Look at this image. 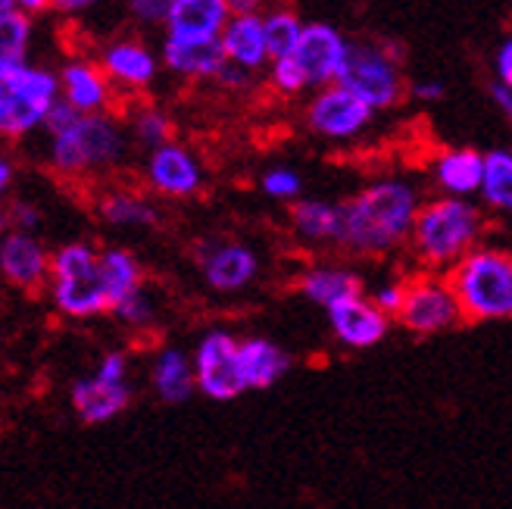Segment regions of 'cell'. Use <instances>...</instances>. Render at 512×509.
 I'll return each mask as SVG.
<instances>
[{
	"label": "cell",
	"instance_id": "cell-1",
	"mask_svg": "<svg viewBox=\"0 0 512 509\" xmlns=\"http://www.w3.org/2000/svg\"><path fill=\"white\" fill-rule=\"evenodd\" d=\"M419 210V191L406 178H378L341 203V247L360 257H384L413 238Z\"/></svg>",
	"mask_w": 512,
	"mask_h": 509
},
{
	"label": "cell",
	"instance_id": "cell-2",
	"mask_svg": "<svg viewBox=\"0 0 512 509\" xmlns=\"http://www.w3.org/2000/svg\"><path fill=\"white\" fill-rule=\"evenodd\" d=\"M481 210L466 197H438L422 203V210L413 225L416 257L431 269H453L459 260L478 247L481 238Z\"/></svg>",
	"mask_w": 512,
	"mask_h": 509
},
{
	"label": "cell",
	"instance_id": "cell-3",
	"mask_svg": "<svg viewBox=\"0 0 512 509\" xmlns=\"http://www.w3.org/2000/svg\"><path fill=\"white\" fill-rule=\"evenodd\" d=\"M60 97V72L35 66L29 57L0 54V132L7 138H29L44 129Z\"/></svg>",
	"mask_w": 512,
	"mask_h": 509
},
{
	"label": "cell",
	"instance_id": "cell-4",
	"mask_svg": "<svg viewBox=\"0 0 512 509\" xmlns=\"http://www.w3.org/2000/svg\"><path fill=\"white\" fill-rule=\"evenodd\" d=\"M447 282L466 319H512V253L497 247H475L447 272Z\"/></svg>",
	"mask_w": 512,
	"mask_h": 509
},
{
	"label": "cell",
	"instance_id": "cell-5",
	"mask_svg": "<svg viewBox=\"0 0 512 509\" xmlns=\"http://www.w3.org/2000/svg\"><path fill=\"white\" fill-rule=\"evenodd\" d=\"M132 135L110 113L79 116L66 132L47 138V160L63 175H91L119 166Z\"/></svg>",
	"mask_w": 512,
	"mask_h": 509
},
{
	"label": "cell",
	"instance_id": "cell-6",
	"mask_svg": "<svg viewBox=\"0 0 512 509\" xmlns=\"http://www.w3.org/2000/svg\"><path fill=\"white\" fill-rule=\"evenodd\" d=\"M50 297H54V307L72 319H88L113 310L104 278H100V253L91 244L72 241L54 253V260H50Z\"/></svg>",
	"mask_w": 512,
	"mask_h": 509
},
{
	"label": "cell",
	"instance_id": "cell-7",
	"mask_svg": "<svg viewBox=\"0 0 512 509\" xmlns=\"http://www.w3.org/2000/svg\"><path fill=\"white\" fill-rule=\"evenodd\" d=\"M338 85L366 100L375 113L397 107L406 91L400 57L381 41H350V54Z\"/></svg>",
	"mask_w": 512,
	"mask_h": 509
},
{
	"label": "cell",
	"instance_id": "cell-8",
	"mask_svg": "<svg viewBox=\"0 0 512 509\" xmlns=\"http://www.w3.org/2000/svg\"><path fill=\"white\" fill-rule=\"evenodd\" d=\"M375 119V110L344 85L319 88L306 104V125L325 141H353L360 138Z\"/></svg>",
	"mask_w": 512,
	"mask_h": 509
},
{
	"label": "cell",
	"instance_id": "cell-9",
	"mask_svg": "<svg viewBox=\"0 0 512 509\" xmlns=\"http://www.w3.org/2000/svg\"><path fill=\"white\" fill-rule=\"evenodd\" d=\"M238 347L228 332H210L194 350V372H197V391L210 400H235L247 391V381L241 375Z\"/></svg>",
	"mask_w": 512,
	"mask_h": 509
},
{
	"label": "cell",
	"instance_id": "cell-10",
	"mask_svg": "<svg viewBox=\"0 0 512 509\" xmlns=\"http://www.w3.org/2000/svg\"><path fill=\"white\" fill-rule=\"evenodd\" d=\"M397 319L413 335H438L459 325V319L466 316L447 278H416L409 282L406 303Z\"/></svg>",
	"mask_w": 512,
	"mask_h": 509
},
{
	"label": "cell",
	"instance_id": "cell-11",
	"mask_svg": "<svg viewBox=\"0 0 512 509\" xmlns=\"http://www.w3.org/2000/svg\"><path fill=\"white\" fill-rule=\"evenodd\" d=\"M347 54H350V38H344L335 25L306 22L303 38L291 57L297 60L310 91H319V88H328L341 79Z\"/></svg>",
	"mask_w": 512,
	"mask_h": 509
},
{
	"label": "cell",
	"instance_id": "cell-12",
	"mask_svg": "<svg viewBox=\"0 0 512 509\" xmlns=\"http://www.w3.org/2000/svg\"><path fill=\"white\" fill-rule=\"evenodd\" d=\"M194 260L203 278H207V285L222 294L247 288L256 278V269H260V260L247 244L222 238H203L194 247Z\"/></svg>",
	"mask_w": 512,
	"mask_h": 509
},
{
	"label": "cell",
	"instance_id": "cell-13",
	"mask_svg": "<svg viewBox=\"0 0 512 509\" xmlns=\"http://www.w3.org/2000/svg\"><path fill=\"white\" fill-rule=\"evenodd\" d=\"M144 175H147V185L153 191L163 194V197H175V200L197 194L203 185L200 160L185 144H175V141L150 150L147 163H144Z\"/></svg>",
	"mask_w": 512,
	"mask_h": 509
},
{
	"label": "cell",
	"instance_id": "cell-14",
	"mask_svg": "<svg viewBox=\"0 0 512 509\" xmlns=\"http://www.w3.org/2000/svg\"><path fill=\"white\" fill-rule=\"evenodd\" d=\"M50 260H54V253H47L32 232H13L10 228L0 241V272L13 288L32 291L50 282Z\"/></svg>",
	"mask_w": 512,
	"mask_h": 509
},
{
	"label": "cell",
	"instance_id": "cell-15",
	"mask_svg": "<svg viewBox=\"0 0 512 509\" xmlns=\"http://www.w3.org/2000/svg\"><path fill=\"white\" fill-rule=\"evenodd\" d=\"M97 63H100V69L107 72V79L116 88H128V91L147 88L153 79H157V72H160L157 54H153L147 44L135 41V38L110 41L104 50H100Z\"/></svg>",
	"mask_w": 512,
	"mask_h": 509
},
{
	"label": "cell",
	"instance_id": "cell-16",
	"mask_svg": "<svg viewBox=\"0 0 512 509\" xmlns=\"http://www.w3.org/2000/svg\"><path fill=\"white\" fill-rule=\"evenodd\" d=\"M228 0H175L166 22V38L172 41H219L232 22Z\"/></svg>",
	"mask_w": 512,
	"mask_h": 509
},
{
	"label": "cell",
	"instance_id": "cell-17",
	"mask_svg": "<svg viewBox=\"0 0 512 509\" xmlns=\"http://www.w3.org/2000/svg\"><path fill=\"white\" fill-rule=\"evenodd\" d=\"M328 322H331V328H335L341 344L366 350V347H375L384 335H388L391 316L381 313L375 307V300H366L360 294L353 300L338 303L335 310H328Z\"/></svg>",
	"mask_w": 512,
	"mask_h": 509
},
{
	"label": "cell",
	"instance_id": "cell-18",
	"mask_svg": "<svg viewBox=\"0 0 512 509\" xmlns=\"http://www.w3.org/2000/svg\"><path fill=\"white\" fill-rule=\"evenodd\" d=\"M60 88L63 100L72 104L79 113H107L113 104V82L107 79V72L100 69V63L91 60H69L60 69Z\"/></svg>",
	"mask_w": 512,
	"mask_h": 509
},
{
	"label": "cell",
	"instance_id": "cell-19",
	"mask_svg": "<svg viewBox=\"0 0 512 509\" xmlns=\"http://www.w3.org/2000/svg\"><path fill=\"white\" fill-rule=\"evenodd\" d=\"M484 169H488V154L475 147H453L431 163V175L447 197H472L484 188Z\"/></svg>",
	"mask_w": 512,
	"mask_h": 509
},
{
	"label": "cell",
	"instance_id": "cell-20",
	"mask_svg": "<svg viewBox=\"0 0 512 509\" xmlns=\"http://www.w3.org/2000/svg\"><path fill=\"white\" fill-rule=\"evenodd\" d=\"M163 66L182 79H216L228 66L219 41H172L163 38Z\"/></svg>",
	"mask_w": 512,
	"mask_h": 509
},
{
	"label": "cell",
	"instance_id": "cell-21",
	"mask_svg": "<svg viewBox=\"0 0 512 509\" xmlns=\"http://www.w3.org/2000/svg\"><path fill=\"white\" fill-rule=\"evenodd\" d=\"M225 60L232 66H241L247 72H256L272 63L269 44H266V29H263V13L260 16H232L219 38Z\"/></svg>",
	"mask_w": 512,
	"mask_h": 509
},
{
	"label": "cell",
	"instance_id": "cell-22",
	"mask_svg": "<svg viewBox=\"0 0 512 509\" xmlns=\"http://www.w3.org/2000/svg\"><path fill=\"white\" fill-rule=\"evenodd\" d=\"M128 400H132L128 385H113V381H104L97 375L72 385V410L79 413L85 425H104L116 419L128 406Z\"/></svg>",
	"mask_w": 512,
	"mask_h": 509
},
{
	"label": "cell",
	"instance_id": "cell-23",
	"mask_svg": "<svg viewBox=\"0 0 512 509\" xmlns=\"http://www.w3.org/2000/svg\"><path fill=\"white\" fill-rule=\"evenodd\" d=\"M291 228L303 244H341V232H344L341 203L297 200L291 210Z\"/></svg>",
	"mask_w": 512,
	"mask_h": 509
},
{
	"label": "cell",
	"instance_id": "cell-24",
	"mask_svg": "<svg viewBox=\"0 0 512 509\" xmlns=\"http://www.w3.org/2000/svg\"><path fill=\"white\" fill-rule=\"evenodd\" d=\"M360 278L350 269L341 266H313L310 272H303L300 278V291L306 300H313L322 310H335L338 303L360 297Z\"/></svg>",
	"mask_w": 512,
	"mask_h": 509
},
{
	"label": "cell",
	"instance_id": "cell-25",
	"mask_svg": "<svg viewBox=\"0 0 512 509\" xmlns=\"http://www.w3.org/2000/svg\"><path fill=\"white\" fill-rule=\"evenodd\" d=\"M238 360H241V375L250 388H269L288 372V356L281 353L272 341L266 338H247L238 347Z\"/></svg>",
	"mask_w": 512,
	"mask_h": 509
},
{
	"label": "cell",
	"instance_id": "cell-26",
	"mask_svg": "<svg viewBox=\"0 0 512 509\" xmlns=\"http://www.w3.org/2000/svg\"><path fill=\"white\" fill-rule=\"evenodd\" d=\"M153 391L166 403H185L197 391L194 360L178 350H163L153 363Z\"/></svg>",
	"mask_w": 512,
	"mask_h": 509
},
{
	"label": "cell",
	"instance_id": "cell-27",
	"mask_svg": "<svg viewBox=\"0 0 512 509\" xmlns=\"http://www.w3.org/2000/svg\"><path fill=\"white\" fill-rule=\"evenodd\" d=\"M97 213L113 228H153L160 222V213L150 200L132 191H110L100 197Z\"/></svg>",
	"mask_w": 512,
	"mask_h": 509
},
{
	"label": "cell",
	"instance_id": "cell-28",
	"mask_svg": "<svg viewBox=\"0 0 512 509\" xmlns=\"http://www.w3.org/2000/svg\"><path fill=\"white\" fill-rule=\"evenodd\" d=\"M100 278H104L107 297L116 307L122 297L141 288V266L135 260V253H128L125 247L100 250Z\"/></svg>",
	"mask_w": 512,
	"mask_h": 509
},
{
	"label": "cell",
	"instance_id": "cell-29",
	"mask_svg": "<svg viewBox=\"0 0 512 509\" xmlns=\"http://www.w3.org/2000/svg\"><path fill=\"white\" fill-rule=\"evenodd\" d=\"M263 29H266L269 54H272V60H278V57H291L297 50L306 22L288 7H275V10L263 13Z\"/></svg>",
	"mask_w": 512,
	"mask_h": 509
},
{
	"label": "cell",
	"instance_id": "cell-30",
	"mask_svg": "<svg viewBox=\"0 0 512 509\" xmlns=\"http://www.w3.org/2000/svg\"><path fill=\"white\" fill-rule=\"evenodd\" d=\"M481 197L491 210L512 213V150H491Z\"/></svg>",
	"mask_w": 512,
	"mask_h": 509
},
{
	"label": "cell",
	"instance_id": "cell-31",
	"mask_svg": "<svg viewBox=\"0 0 512 509\" xmlns=\"http://www.w3.org/2000/svg\"><path fill=\"white\" fill-rule=\"evenodd\" d=\"M128 135H132V141H138L141 147L157 150L172 141V122L160 107L144 104V107H135L132 116H128Z\"/></svg>",
	"mask_w": 512,
	"mask_h": 509
},
{
	"label": "cell",
	"instance_id": "cell-32",
	"mask_svg": "<svg viewBox=\"0 0 512 509\" xmlns=\"http://www.w3.org/2000/svg\"><path fill=\"white\" fill-rule=\"evenodd\" d=\"M32 44V16L13 10L0 16V54L7 57H25Z\"/></svg>",
	"mask_w": 512,
	"mask_h": 509
},
{
	"label": "cell",
	"instance_id": "cell-33",
	"mask_svg": "<svg viewBox=\"0 0 512 509\" xmlns=\"http://www.w3.org/2000/svg\"><path fill=\"white\" fill-rule=\"evenodd\" d=\"M110 313L122 325H128V328H144V325H150L153 319H157V307H153V297L144 288H138V291H132L128 297H122Z\"/></svg>",
	"mask_w": 512,
	"mask_h": 509
},
{
	"label": "cell",
	"instance_id": "cell-34",
	"mask_svg": "<svg viewBox=\"0 0 512 509\" xmlns=\"http://www.w3.org/2000/svg\"><path fill=\"white\" fill-rule=\"evenodd\" d=\"M260 188H263V194L272 197V200H294V197H300L303 182H300V175H297L294 169H288V166H275V169H266V172H263Z\"/></svg>",
	"mask_w": 512,
	"mask_h": 509
},
{
	"label": "cell",
	"instance_id": "cell-35",
	"mask_svg": "<svg viewBox=\"0 0 512 509\" xmlns=\"http://www.w3.org/2000/svg\"><path fill=\"white\" fill-rule=\"evenodd\" d=\"M269 82L281 94H303V91H310V85H306V79H303V72H300V66H297L294 57H278V60H272L269 63Z\"/></svg>",
	"mask_w": 512,
	"mask_h": 509
},
{
	"label": "cell",
	"instance_id": "cell-36",
	"mask_svg": "<svg viewBox=\"0 0 512 509\" xmlns=\"http://www.w3.org/2000/svg\"><path fill=\"white\" fill-rule=\"evenodd\" d=\"M175 0H128V13H132L141 25H163L172 16Z\"/></svg>",
	"mask_w": 512,
	"mask_h": 509
},
{
	"label": "cell",
	"instance_id": "cell-37",
	"mask_svg": "<svg viewBox=\"0 0 512 509\" xmlns=\"http://www.w3.org/2000/svg\"><path fill=\"white\" fill-rule=\"evenodd\" d=\"M406 291H409L406 282H381V285L372 291V300H375V307H378L381 313L400 316L403 303H406Z\"/></svg>",
	"mask_w": 512,
	"mask_h": 509
},
{
	"label": "cell",
	"instance_id": "cell-38",
	"mask_svg": "<svg viewBox=\"0 0 512 509\" xmlns=\"http://www.w3.org/2000/svg\"><path fill=\"white\" fill-rule=\"evenodd\" d=\"M7 222L13 225V232H32L35 235V228L41 222V213L32 207V203L16 200V203H10V210H7Z\"/></svg>",
	"mask_w": 512,
	"mask_h": 509
},
{
	"label": "cell",
	"instance_id": "cell-39",
	"mask_svg": "<svg viewBox=\"0 0 512 509\" xmlns=\"http://www.w3.org/2000/svg\"><path fill=\"white\" fill-rule=\"evenodd\" d=\"M94 375H97V378H104V381H113V385H128V381H125V378H128L125 356H122V353H110V356H104Z\"/></svg>",
	"mask_w": 512,
	"mask_h": 509
},
{
	"label": "cell",
	"instance_id": "cell-40",
	"mask_svg": "<svg viewBox=\"0 0 512 509\" xmlns=\"http://www.w3.org/2000/svg\"><path fill=\"white\" fill-rule=\"evenodd\" d=\"M494 75H497V82L509 85L512 88V35H506L497 47V54H494Z\"/></svg>",
	"mask_w": 512,
	"mask_h": 509
},
{
	"label": "cell",
	"instance_id": "cell-41",
	"mask_svg": "<svg viewBox=\"0 0 512 509\" xmlns=\"http://www.w3.org/2000/svg\"><path fill=\"white\" fill-rule=\"evenodd\" d=\"M409 94H413V100H419V104H431V100H441L447 94V88L438 79H419L409 85Z\"/></svg>",
	"mask_w": 512,
	"mask_h": 509
},
{
	"label": "cell",
	"instance_id": "cell-42",
	"mask_svg": "<svg viewBox=\"0 0 512 509\" xmlns=\"http://www.w3.org/2000/svg\"><path fill=\"white\" fill-rule=\"evenodd\" d=\"M488 94H491V100H494V107L500 110V116L512 125V88L503 85V82H491Z\"/></svg>",
	"mask_w": 512,
	"mask_h": 509
},
{
	"label": "cell",
	"instance_id": "cell-43",
	"mask_svg": "<svg viewBox=\"0 0 512 509\" xmlns=\"http://www.w3.org/2000/svg\"><path fill=\"white\" fill-rule=\"evenodd\" d=\"M100 4V0H50V7L60 10V13H69V16H79V13H88Z\"/></svg>",
	"mask_w": 512,
	"mask_h": 509
},
{
	"label": "cell",
	"instance_id": "cell-44",
	"mask_svg": "<svg viewBox=\"0 0 512 509\" xmlns=\"http://www.w3.org/2000/svg\"><path fill=\"white\" fill-rule=\"evenodd\" d=\"M247 79H250V72L241 69V66H232V63H228L222 69V75H219V82L228 85V88H241V85H247Z\"/></svg>",
	"mask_w": 512,
	"mask_h": 509
},
{
	"label": "cell",
	"instance_id": "cell-45",
	"mask_svg": "<svg viewBox=\"0 0 512 509\" xmlns=\"http://www.w3.org/2000/svg\"><path fill=\"white\" fill-rule=\"evenodd\" d=\"M263 4L266 0H228V7H232L235 16H260Z\"/></svg>",
	"mask_w": 512,
	"mask_h": 509
},
{
	"label": "cell",
	"instance_id": "cell-46",
	"mask_svg": "<svg viewBox=\"0 0 512 509\" xmlns=\"http://www.w3.org/2000/svg\"><path fill=\"white\" fill-rule=\"evenodd\" d=\"M50 7V0H16V10L29 13V16H38Z\"/></svg>",
	"mask_w": 512,
	"mask_h": 509
},
{
	"label": "cell",
	"instance_id": "cell-47",
	"mask_svg": "<svg viewBox=\"0 0 512 509\" xmlns=\"http://www.w3.org/2000/svg\"><path fill=\"white\" fill-rule=\"evenodd\" d=\"M13 175H16V169H13V163L10 160H0V188H10L13 185Z\"/></svg>",
	"mask_w": 512,
	"mask_h": 509
}]
</instances>
